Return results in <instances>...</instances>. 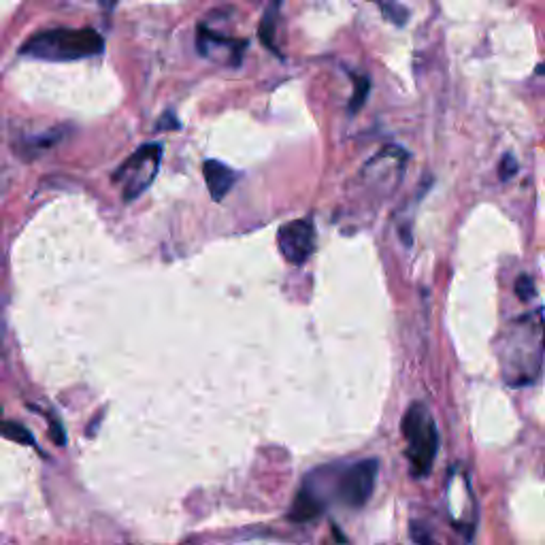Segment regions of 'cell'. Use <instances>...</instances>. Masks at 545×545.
Segmentation results:
<instances>
[{
	"label": "cell",
	"instance_id": "1",
	"mask_svg": "<svg viewBox=\"0 0 545 545\" xmlns=\"http://www.w3.org/2000/svg\"><path fill=\"white\" fill-rule=\"evenodd\" d=\"M103 49L105 41L94 28H52L30 37L20 54L47 62H75L98 56Z\"/></svg>",
	"mask_w": 545,
	"mask_h": 545
},
{
	"label": "cell",
	"instance_id": "2",
	"mask_svg": "<svg viewBox=\"0 0 545 545\" xmlns=\"http://www.w3.org/2000/svg\"><path fill=\"white\" fill-rule=\"evenodd\" d=\"M377 473V458H365L352 462V465L337 467V473H333V467L318 471L322 484L328 488V501L335 499L352 509L367 505L377 484Z\"/></svg>",
	"mask_w": 545,
	"mask_h": 545
},
{
	"label": "cell",
	"instance_id": "3",
	"mask_svg": "<svg viewBox=\"0 0 545 545\" xmlns=\"http://www.w3.org/2000/svg\"><path fill=\"white\" fill-rule=\"evenodd\" d=\"M401 431L407 443V458L411 473L416 477H426L433 471L435 458L439 452V433L437 424L426 405L414 403L403 416Z\"/></svg>",
	"mask_w": 545,
	"mask_h": 545
},
{
	"label": "cell",
	"instance_id": "4",
	"mask_svg": "<svg viewBox=\"0 0 545 545\" xmlns=\"http://www.w3.org/2000/svg\"><path fill=\"white\" fill-rule=\"evenodd\" d=\"M162 162V145L145 143L132 154L122 167L113 173V181L120 186L124 201L130 203L139 198L147 188L154 184Z\"/></svg>",
	"mask_w": 545,
	"mask_h": 545
},
{
	"label": "cell",
	"instance_id": "5",
	"mask_svg": "<svg viewBox=\"0 0 545 545\" xmlns=\"http://www.w3.org/2000/svg\"><path fill=\"white\" fill-rule=\"evenodd\" d=\"M405 167H407V152L396 145H388L377 156H373L365 167H362L358 179L371 194L382 196L399 186Z\"/></svg>",
	"mask_w": 545,
	"mask_h": 545
},
{
	"label": "cell",
	"instance_id": "6",
	"mask_svg": "<svg viewBox=\"0 0 545 545\" xmlns=\"http://www.w3.org/2000/svg\"><path fill=\"white\" fill-rule=\"evenodd\" d=\"M277 245L282 256L294 264V267H301L305 264L313 250H316V226L309 218L292 220L279 228L277 233Z\"/></svg>",
	"mask_w": 545,
	"mask_h": 545
},
{
	"label": "cell",
	"instance_id": "7",
	"mask_svg": "<svg viewBox=\"0 0 545 545\" xmlns=\"http://www.w3.org/2000/svg\"><path fill=\"white\" fill-rule=\"evenodd\" d=\"M245 45H247V41L228 39V37L220 35V32H213L207 26L198 28L196 47H198V54L205 56V58H222V62L230 60V64H239Z\"/></svg>",
	"mask_w": 545,
	"mask_h": 545
},
{
	"label": "cell",
	"instance_id": "8",
	"mask_svg": "<svg viewBox=\"0 0 545 545\" xmlns=\"http://www.w3.org/2000/svg\"><path fill=\"white\" fill-rule=\"evenodd\" d=\"M203 175L207 181V190L213 201L220 203L228 196V192L235 188L237 184V171L230 169L228 164L220 162V160H205L203 162Z\"/></svg>",
	"mask_w": 545,
	"mask_h": 545
},
{
	"label": "cell",
	"instance_id": "9",
	"mask_svg": "<svg viewBox=\"0 0 545 545\" xmlns=\"http://www.w3.org/2000/svg\"><path fill=\"white\" fill-rule=\"evenodd\" d=\"M324 507H326V501L320 497L318 490L305 482L301 486V490L296 492L288 518L292 522H296V524L311 522V520H316L322 514Z\"/></svg>",
	"mask_w": 545,
	"mask_h": 545
},
{
	"label": "cell",
	"instance_id": "10",
	"mask_svg": "<svg viewBox=\"0 0 545 545\" xmlns=\"http://www.w3.org/2000/svg\"><path fill=\"white\" fill-rule=\"evenodd\" d=\"M275 18H277V3L271 5L264 13L260 22V39L269 49H275Z\"/></svg>",
	"mask_w": 545,
	"mask_h": 545
},
{
	"label": "cell",
	"instance_id": "11",
	"mask_svg": "<svg viewBox=\"0 0 545 545\" xmlns=\"http://www.w3.org/2000/svg\"><path fill=\"white\" fill-rule=\"evenodd\" d=\"M373 3H377V7L382 9L386 18L396 26H403L407 22V9L396 3V0H373Z\"/></svg>",
	"mask_w": 545,
	"mask_h": 545
},
{
	"label": "cell",
	"instance_id": "12",
	"mask_svg": "<svg viewBox=\"0 0 545 545\" xmlns=\"http://www.w3.org/2000/svg\"><path fill=\"white\" fill-rule=\"evenodd\" d=\"M369 90H371V81L367 77H354V96H352V101H350V111H358L362 105H365L367 101V96H369Z\"/></svg>",
	"mask_w": 545,
	"mask_h": 545
},
{
	"label": "cell",
	"instance_id": "13",
	"mask_svg": "<svg viewBox=\"0 0 545 545\" xmlns=\"http://www.w3.org/2000/svg\"><path fill=\"white\" fill-rule=\"evenodd\" d=\"M3 435L7 439H13L18 443H26V445H35V437H32L28 433V428L22 426V424H15V422H7L5 428H3Z\"/></svg>",
	"mask_w": 545,
	"mask_h": 545
},
{
	"label": "cell",
	"instance_id": "14",
	"mask_svg": "<svg viewBox=\"0 0 545 545\" xmlns=\"http://www.w3.org/2000/svg\"><path fill=\"white\" fill-rule=\"evenodd\" d=\"M516 294L520 301H533L535 299V282L528 275H520L518 282H516Z\"/></svg>",
	"mask_w": 545,
	"mask_h": 545
},
{
	"label": "cell",
	"instance_id": "15",
	"mask_svg": "<svg viewBox=\"0 0 545 545\" xmlns=\"http://www.w3.org/2000/svg\"><path fill=\"white\" fill-rule=\"evenodd\" d=\"M518 160H516V156L514 154H505L503 156V160H501V167H499V177L503 179V181H509L511 177H514L516 173H518Z\"/></svg>",
	"mask_w": 545,
	"mask_h": 545
},
{
	"label": "cell",
	"instance_id": "16",
	"mask_svg": "<svg viewBox=\"0 0 545 545\" xmlns=\"http://www.w3.org/2000/svg\"><path fill=\"white\" fill-rule=\"evenodd\" d=\"M411 537H414V541L418 545H437L435 539L431 537V533H428L426 528L420 524H411Z\"/></svg>",
	"mask_w": 545,
	"mask_h": 545
},
{
	"label": "cell",
	"instance_id": "17",
	"mask_svg": "<svg viewBox=\"0 0 545 545\" xmlns=\"http://www.w3.org/2000/svg\"><path fill=\"white\" fill-rule=\"evenodd\" d=\"M158 130H179V122L175 118V113L173 111H167L162 115V118L158 120Z\"/></svg>",
	"mask_w": 545,
	"mask_h": 545
},
{
	"label": "cell",
	"instance_id": "18",
	"mask_svg": "<svg viewBox=\"0 0 545 545\" xmlns=\"http://www.w3.org/2000/svg\"><path fill=\"white\" fill-rule=\"evenodd\" d=\"M49 435H52V439L56 441V445H64L66 435H64V431L60 428V422H58V420L52 422V428H49Z\"/></svg>",
	"mask_w": 545,
	"mask_h": 545
},
{
	"label": "cell",
	"instance_id": "19",
	"mask_svg": "<svg viewBox=\"0 0 545 545\" xmlns=\"http://www.w3.org/2000/svg\"><path fill=\"white\" fill-rule=\"evenodd\" d=\"M56 141H58V137H54V135H52V132H49V135H47V137H45V139L41 141V147H43V150H47V147H54V143H56ZM35 143H37V141H32V139H30V141H28V147H30V150H32V152H35V154H37V150H39V145H37V150H35Z\"/></svg>",
	"mask_w": 545,
	"mask_h": 545
},
{
	"label": "cell",
	"instance_id": "20",
	"mask_svg": "<svg viewBox=\"0 0 545 545\" xmlns=\"http://www.w3.org/2000/svg\"><path fill=\"white\" fill-rule=\"evenodd\" d=\"M537 75H545V64L537 66Z\"/></svg>",
	"mask_w": 545,
	"mask_h": 545
}]
</instances>
